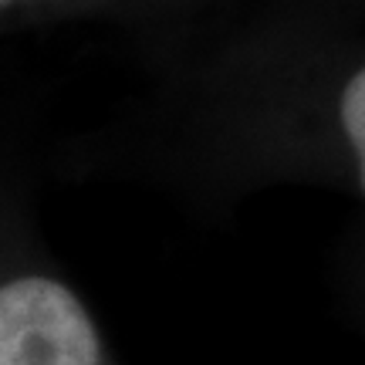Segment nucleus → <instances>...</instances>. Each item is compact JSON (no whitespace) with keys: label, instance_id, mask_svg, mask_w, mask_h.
Returning <instances> with one entry per match:
<instances>
[{"label":"nucleus","instance_id":"1","mask_svg":"<svg viewBox=\"0 0 365 365\" xmlns=\"http://www.w3.org/2000/svg\"><path fill=\"white\" fill-rule=\"evenodd\" d=\"M0 365H102L81 301L48 277L0 287Z\"/></svg>","mask_w":365,"mask_h":365},{"label":"nucleus","instance_id":"3","mask_svg":"<svg viewBox=\"0 0 365 365\" xmlns=\"http://www.w3.org/2000/svg\"><path fill=\"white\" fill-rule=\"evenodd\" d=\"M0 4H4V0H0Z\"/></svg>","mask_w":365,"mask_h":365},{"label":"nucleus","instance_id":"2","mask_svg":"<svg viewBox=\"0 0 365 365\" xmlns=\"http://www.w3.org/2000/svg\"><path fill=\"white\" fill-rule=\"evenodd\" d=\"M341 125H345V135L359 156V176H362L365 190V68L355 71L341 91Z\"/></svg>","mask_w":365,"mask_h":365}]
</instances>
